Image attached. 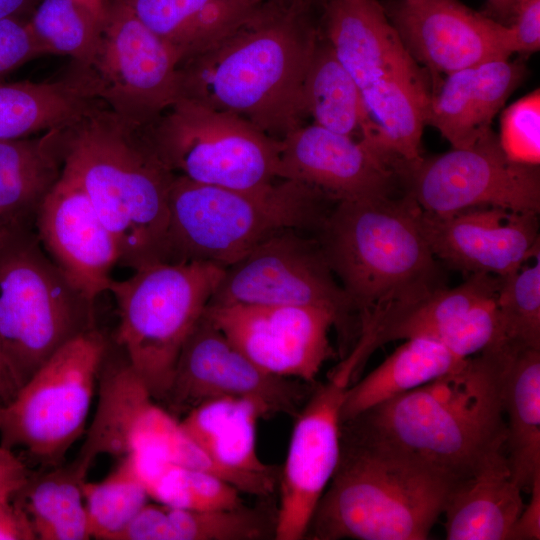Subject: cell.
I'll use <instances>...</instances> for the list:
<instances>
[{
	"label": "cell",
	"instance_id": "47",
	"mask_svg": "<svg viewBox=\"0 0 540 540\" xmlns=\"http://www.w3.org/2000/svg\"><path fill=\"white\" fill-rule=\"evenodd\" d=\"M35 0H0V19L6 17H19Z\"/></svg>",
	"mask_w": 540,
	"mask_h": 540
},
{
	"label": "cell",
	"instance_id": "16",
	"mask_svg": "<svg viewBox=\"0 0 540 540\" xmlns=\"http://www.w3.org/2000/svg\"><path fill=\"white\" fill-rule=\"evenodd\" d=\"M214 325L263 371L313 382L334 355V315L323 308L280 305H210Z\"/></svg>",
	"mask_w": 540,
	"mask_h": 540
},
{
	"label": "cell",
	"instance_id": "14",
	"mask_svg": "<svg viewBox=\"0 0 540 540\" xmlns=\"http://www.w3.org/2000/svg\"><path fill=\"white\" fill-rule=\"evenodd\" d=\"M373 351L371 336L361 333L351 351L296 415L279 476L276 540L306 537L314 511L340 458L341 410L347 391Z\"/></svg>",
	"mask_w": 540,
	"mask_h": 540
},
{
	"label": "cell",
	"instance_id": "22",
	"mask_svg": "<svg viewBox=\"0 0 540 540\" xmlns=\"http://www.w3.org/2000/svg\"><path fill=\"white\" fill-rule=\"evenodd\" d=\"M526 74L525 64L510 58L447 74L433 84L426 125L437 129L452 148L472 145L491 129L493 118Z\"/></svg>",
	"mask_w": 540,
	"mask_h": 540
},
{
	"label": "cell",
	"instance_id": "50",
	"mask_svg": "<svg viewBox=\"0 0 540 540\" xmlns=\"http://www.w3.org/2000/svg\"><path fill=\"white\" fill-rule=\"evenodd\" d=\"M6 229L2 226L1 222H0V238L2 237V235L5 233Z\"/></svg>",
	"mask_w": 540,
	"mask_h": 540
},
{
	"label": "cell",
	"instance_id": "39",
	"mask_svg": "<svg viewBox=\"0 0 540 540\" xmlns=\"http://www.w3.org/2000/svg\"><path fill=\"white\" fill-rule=\"evenodd\" d=\"M499 144L512 161L540 164V91L535 89L518 99L500 118Z\"/></svg>",
	"mask_w": 540,
	"mask_h": 540
},
{
	"label": "cell",
	"instance_id": "36",
	"mask_svg": "<svg viewBox=\"0 0 540 540\" xmlns=\"http://www.w3.org/2000/svg\"><path fill=\"white\" fill-rule=\"evenodd\" d=\"M91 538L116 540L150 499L128 456L100 482L82 484Z\"/></svg>",
	"mask_w": 540,
	"mask_h": 540
},
{
	"label": "cell",
	"instance_id": "2",
	"mask_svg": "<svg viewBox=\"0 0 540 540\" xmlns=\"http://www.w3.org/2000/svg\"><path fill=\"white\" fill-rule=\"evenodd\" d=\"M63 171L84 190L113 235L119 264L139 269L167 261L169 194L176 174L144 128L98 101L58 130Z\"/></svg>",
	"mask_w": 540,
	"mask_h": 540
},
{
	"label": "cell",
	"instance_id": "11",
	"mask_svg": "<svg viewBox=\"0 0 540 540\" xmlns=\"http://www.w3.org/2000/svg\"><path fill=\"white\" fill-rule=\"evenodd\" d=\"M144 130L164 165L193 182L252 189L278 179L279 140L234 113L180 98Z\"/></svg>",
	"mask_w": 540,
	"mask_h": 540
},
{
	"label": "cell",
	"instance_id": "1",
	"mask_svg": "<svg viewBox=\"0 0 540 540\" xmlns=\"http://www.w3.org/2000/svg\"><path fill=\"white\" fill-rule=\"evenodd\" d=\"M318 5L269 0L178 66V99L246 118L280 140L304 124L305 75L320 37Z\"/></svg>",
	"mask_w": 540,
	"mask_h": 540
},
{
	"label": "cell",
	"instance_id": "49",
	"mask_svg": "<svg viewBox=\"0 0 540 540\" xmlns=\"http://www.w3.org/2000/svg\"><path fill=\"white\" fill-rule=\"evenodd\" d=\"M309 1H311V2H313V3H315L316 5H318V6L321 7L322 4H323V2H324L325 0H309Z\"/></svg>",
	"mask_w": 540,
	"mask_h": 540
},
{
	"label": "cell",
	"instance_id": "3",
	"mask_svg": "<svg viewBox=\"0 0 540 540\" xmlns=\"http://www.w3.org/2000/svg\"><path fill=\"white\" fill-rule=\"evenodd\" d=\"M508 348L503 343L468 357L459 369L343 424L455 482L506 444L502 384Z\"/></svg>",
	"mask_w": 540,
	"mask_h": 540
},
{
	"label": "cell",
	"instance_id": "7",
	"mask_svg": "<svg viewBox=\"0 0 540 540\" xmlns=\"http://www.w3.org/2000/svg\"><path fill=\"white\" fill-rule=\"evenodd\" d=\"M94 327L93 303L28 228L0 238V346L20 386L61 346Z\"/></svg>",
	"mask_w": 540,
	"mask_h": 540
},
{
	"label": "cell",
	"instance_id": "40",
	"mask_svg": "<svg viewBox=\"0 0 540 540\" xmlns=\"http://www.w3.org/2000/svg\"><path fill=\"white\" fill-rule=\"evenodd\" d=\"M43 55L28 22L19 17L0 19V82L28 61Z\"/></svg>",
	"mask_w": 540,
	"mask_h": 540
},
{
	"label": "cell",
	"instance_id": "8",
	"mask_svg": "<svg viewBox=\"0 0 540 540\" xmlns=\"http://www.w3.org/2000/svg\"><path fill=\"white\" fill-rule=\"evenodd\" d=\"M224 268L209 262H157L111 281L117 342L156 401H164L180 350L215 292Z\"/></svg>",
	"mask_w": 540,
	"mask_h": 540
},
{
	"label": "cell",
	"instance_id": "23",
	"mask_svg": "<svg viewBox=\"0 0 540 540\" xmlns=\"http://www.w3.org/2000/svg\"><path fill=\"white\" fill-rule=\"evenodd\" d=\"M506 452L489 451L466 476L453 482L443 513L448 540H509L524 503Z\"/></svg>",
	"mask_w": 540,
	"mask_h": 540
},
{
	"label": "cell",
	"instance_id": "12",
	"mask_svg": "<svg viewBox=\"0 0 540 540\" xmlns=\"http://www.w3.org/2000/svg\"><path fill=\"white\" fill-rule=\"evenodd\" d=\"M210 305H280L330 311L343 339L360 335L357 312L315 234L279 231L224 268Z\"/></svg>",
	"mask_w": 540,
	"mask_h": 540
},
{
	"label": "cell",
	"instance_id": "45",
	"mask_svg": "<svg viewBox=\"0 0 540 540\" xmlns=\"http://www.w3.org/2000/svg\"><path fill=\"white\" fill-rule=\"evenodd\" d=\"M517 0H486L485 11L482 12L494 21L509 26Z\"/></svg>",
	"mask_w": 540,
	"mask_h": 540
},
{
	"label": "cell",
	"instance_id": "19",
	"mask_svg": "<svg viewBox=\"0 0 540 540\" xmlns=\"http://www.w3.org/2000/svg\"><path fill=\"white\" fill-rule=\"evenodd\" d=\"M416 215L436 259L467 275L503 277L540 255L538 213L476 207L439 215L418 206Z\"/></svg>",
	"mask_w": 540,
	"mask_h": 540
},
{
	"label": "cell",
	"instance_id": "42",
	"mask_svg": "<svg viewBox=\"0 0 540 540\" xmlns=\"http://www.w3.org/2000/svg\"><path fill=\"white\" fill-rule=\"evenodd\" d=\"M30 480L25 463L0 443V503L11 501Z\"/></svg>",
	"mask_w": 540,
	"mask_h": 540
},
{
	"label": "cell",
	"instance_id": "26",
	"mask_svg": "<svg viewBox=\"0 0 540 540\" xmlns=\"http://www.w3.org/2000/svg\"><path fill=\"white\" fill-rule=\"evenodd\" d=\"M499 277L477 273L462 284L446 286L412 302L389 306L362 322L369 328L375 348L413 337L434 339L446 348L460 335L471 308L496 295Z\"/></svg>",
	"mask_w": 540,
	"mask_h": 540
},
{
	"label": "cell",
	"instance_id": "31",
	"mask_svg": "<svg viewBox=\"0 0 540 540\" xmlns=\"http://www.w3.org/2000/svg\"><path fill=\"white\" fill-rule=\"evenodd\" d=\"M467 358L440 342L413 337L397 347L367 376L349 387L341 410V424L398 395L459 369Z\"/></svg>",
	"mask_w": 540,
	"mask_h": 540
},
{
	"label": "cell",
	"instance_id": "33",
	"mask_svg": "<svg viewBox=\"0 0 540 540\" xmlns=\"http://www.w3.org/2000/svg\"><path fill=\"white\" fill-rule=\"evenodd\" d=\"M127 456L149 498L157 503L192 510L230 509L243 505L240 491L218 476L149 453Z\"/></svg>",
	"mask_w": 540,
	"mask_h": 540
},
{
	"label": "cell",
	"instance_id": "25",
	"mask_svg": "<svg viewBox=\"0 0 540 540\" xmlns=\"http://www.w3.org/2000/svg\"><path fill=\"white\" fill-rule=\"evenodd\" d=\"M98 381L94 417L73 460L85 476L99 455L142 451L163 409L127 361L105 369Z\"/></svg>",
	"mask_w": 540,
	"mask_h": 540
},
{
	"label": "cell",
	"instance_id": "18",
	"mask_svg": "<svg viewBox=\"0 0 540 540\" xmlns=\"http://www.w3.org/2000/svg\"><path fill=\"white\" fill-rule=\"evenodd\" d=\"M277 178L305 183L335 202L392 197L401 192L392 161L364 140L314 123L302 124L279 140Z\"/></svg>",
	"mask_w": 540,
	"mask_h": 540
},
{
	"label": "cell",
	"instance_id": "24",
	"mask_svg": "<svg viewBox=\"0 0 540 540\" xmlns=\"http://www.w3.org/2000/svg\"><path fill=\"white\" fill-rule=\"evenodd\" d=\"M265 415H270L268 409L257 400L223 397L194 407L179 423L215 463L254 485L260 497H267L279 473L262 462L257 452V422Z\"/></svg>",
	"mask_w": 540,
	"mask_h": 540
},
{
	"label": "cell",
	"instance_id": "46",
	"mask_svg": "<svg viewBox=\"0 0 540 540\" xmlns=\"http://www.w3.org/2000/svg\"><path fill=\"white\" fill-rule=\"evenodd\" d=\"M18 389L19 386L0 346V400L2 404L10 401Z\"/></svg>",
	"mask_w": 540,
	"mask_h": 540
},
{
	"label": "cell",
	"instance_id": "10",
	"mask_svg": "<svg viewBox=\"0 0 540 540\" xmlns=\"http://www.w3.org/2000/svg\"><path fill=\"white\" fill-rule=\"evenodd\" d=\"M180 58L123 2L107 5L89 57L64 77L128 123L146 128L178 100Z\"/></svg>",
	"mask_w": 540,
	"mask_h": 540
},
{
	"label": "cell",
	"instance_id": "20",
	"mask_svg": "<svg viewBox=\"0 0 540 540\" xmlns=\"http://www.w3.org/2000/svg\"><path fill=\"white\" fill-rule=\"evenodd\" d=\"M36 236L68 281L90 302L108 291L118 245L81 186L65 171L40 204Z\"/></svg>",
	"mask_w": 540,
	"mask_h": 540
},
{
	"label": "cell",
	"instance_id": "34",
	"mask_svg": "<svg viewBox=\"0 0 540 540\" xmlns=\"http://www.w3.org/2000/svg\"><path fill=\"white\" fill-rule=\"evenodd\" d=\"M78 113V100L61 80L0 82V140L61 128Z\"/></svg>",
	"mask_w": 540,
	"mask_h": 540
},
{
	"label": "cell",
	"instance_id": "9",
	"mask_svg": "<svg viewBox=\"0 0 540 540\" xmlns=\"http://www.w3.org/2000/svg\"><path fill=\"white\" fill-rule=\"evenodd\" d=\"M105 349L93 328L53 353L0 405V443L44 467L61 465L85 430Z\"/></svg>",
	"mask_w": 540,
	"mask_h": 540
},
{
	"label": "cell",
	"instance_id": "27",
	"mask_svg": "<svg viewBox=\"0 0 540 540\" xmlns=\"http://www.w3.org/2000/svg\"><path fill=\"white\" fill-rule=\"evenodd\" d=\"M180 63L210 48L261 5L251 0H123ZM264 3V2H263Z\"/></svg>",
	"mask_w": 540,
	"mask_h": 540
},
{
	"label": "cell",
	"instance_id": "21",
	"mask_svg": "<svg viewBox=\"0 0 540 540\" xmlns=\"http://www.w3.org/2000/svg\"><path fill=\"white\" fill-rule=\"evenodd\" d=\"M319 27L361 95L424 68L404 47L379 0H325Z\"/></svg>",
	"mask_w": 540,
	"mask_h": 540
},
{
	"label": "cell",
	"instance_id": "35",
	"mask_svg": "<svg viewBox=\"0 0 540 540\" xmlns=\"http://www.w3.org/2000/svg\"><path fill=\"white\" fill-rule=\"evenodd\" d=\"M159 540L275 539L276 515L247 508L192 510L157 503Z\"/></svg>",
	"mask_w": 540,
	"mask_h": 540
},
{
	"label": "cell",
	"instance_id": "6",
	"mask_svg": "<svg viewBox=\"0 0 540 540\" xmlns=\"http://www.w3.org/2000/svg\"><path fill=\"white\" fill-rule=\"evenodd\" d=\"M336 203L293 180L234 189L175 175L169 194L166 262L202 261L226 268L279 231L317 235Z\"/></svg>",
	"mask_w": 540,
	"mask_h": 540
},
{
	"label": "cell",
	"instance_id": "37",
	"mask_svg": "<svg viewBox=\"0 0 540 540\" xmlns=\"http://www.w3.org/2000/svg\"><path fill=\"white\" fill-rule=\"evenodd\" d=\"M103 20L78 0H42L28 25L43 55L82 62L93 51Z\"/></svg>",
	"mask_w": 540,
	"mask_h": 540
},
{
	"label": "cell",
	"instance_id": "30",
	"mask_svg": "<svg viewBox=\"0 0 540 540\" xmlns=\"http://www.w3.org/2000/svg\"><path fill=\"white\" fill-rule=\"evenodd\" d=\"M302 104L314 124L381 146L380 130L355 80L321 33L305 75Z\"/></svg>",
	"mask_w": 540,
	"mask_h": 540
},
{
	"label": "cell",
	"instance_id": "48",
	"mask_svg": "<svg viewBox=\"0 0 540 540\" xmlns=\"http://www.w3.org/2000/svg\"><path fill=\"white\" fill-rule=\"evenodd\" d=\"M88 7L99 19L103 20L106 13L107 4L104 0H78Z\"/></svg>",
	"mask_w": 540,
	"mask_h": 540
},
{
	"label": "cell",
	"instance_id": "4",
	"mask_svg": "<svg viewBox=\"0 0 540 540\" xmlns=\"http://www.w3.org/2000/svg\"><path fill=\"white\" fill-rule=\"evenodd\" d=\"M336 470L305 538L424 540L453 481L347 424Z\"/></svg>",
	"mask_w": 540,
	"mask_h": 540
},
{
	"label": "cell",
	"instance_id": "5",
	"mask_svg": "<svg viewBox=\"0 0 540 540\" xmlns=\"http://www.w3.org/2000/svg\"><path fill=\"white\" fill-rule=\"evenodd\" d=\"M405 194L337 202L316 235L361 323L444 287L440 265Z\"/></svg>",
	"mask_w": 540,
	"mask_h": 540
},
{
	"label": "cell",
	"instance_id": "52",
	"mask_svg": "<svg viewBox=\"0 0 540 540\" xmlns=\"http://www.w3.org/2000/svg\"><path fill=\"white\" fill-rule=\"evenodd\" d=\"M2 404L1 400H0V405Z\"/></svg>",
	"mask_w": 540,
	"mask_h": 540
},
{
	"label": "cell",
	"instance_id": "17",
	"mask_svg": "<svg viewBox=\"0 0 540 540\" xmlns=\"http://www.w3.org/2000/svg\"><path fill=\"white\" fill-rule=\"evenodd\" d=\"M382 5L408 53L433 81L514 53L509 27L459 0H385Z\"/></svg>",
	"mask_w": 540,
	"mask_h": 540
},
{
	"label": "cell",
	"instance_id": "43",
	"mask_svg": "<svg viewBox=\"0 0 540 540\" xmlns=\"http://www.w3.org/2000/svg\"><path fill=\"white\" fill-rule=\"evenodd\" d=\"M529 490L530 500L515 521L509 540L540 539V473L534 477Z\"/></svg>",
	"mask_w": 540,
	"mask_h": 540
},
{
	"label": "cell",
	"instance_id": "28",
	"mask_svg": "<svg viewBox=\"0 0 540 540\" xmlns=\"http://www.w3.org/2000/svg\"><path fill=\"white\" fill-rule=\"evenodd\" d=\"M58 130L0 140V222L5 229L28 228L60 179Z\"/></svg>",
	"mask_w": 540,
	"mask_h": 540
},
{
	"label": "cell",
	"instance_id": "44",
	"mask_svg": "<svg viewBox=\"0 0 540 540\" xmlns=\"http://www.w3.org/2000/svg\"><path fill=\"white\" fill-rule=\"evenodd\" d=\"M30 519L22 505L0 503V540H35Z\"/></svg>",
	"mask_w": 540,
	"mask_h": 540
},
{
	"label": "cell",
	"instance_id": "15",
	"mask_svg": "<svg viewBox=\"0 0 540 540\" xmlns=\"http://www.w3.org/2000/svg\"><path fill=\"white\" fill-rule=\"evenodd\" d=\"M223 397L254 399L270 415L296 416L305 388L297 379L263 371L203 313L180 350L164 401L174 411L187 413Z\"/></svg>",
	"mask_w": 540,
	"mask_h": 540
},
{
	"label": "cell",
	"instance_id": "32",
	"mask_svg": "<svg viewBox=\"0 0 540 540\" xmlns=\"http://www.w3.org/2000/svg\"><path fill=\"white\" fill-rule=\"evenodd\" d=\"M86 480L75 463L52 467L29 480L21 491L26 511L38 540L90 539L82 492Z\"/></svg>",
	"mask_w": 540,
	"mask_h": 540
},
{
	"label": "cell",
	"instance_id": "13",
	"mask_svg": "<svg viewBox=\"0 0 540 540\" xmlns=\"http://www.w3.org/2000/svg\"><path fill=\"white\" fill-rule=\"evenodd\" d=\"M402 194L425 212L450 214L476 207L540 214V167L510 160L492 129L472 145L397 169Z\"/></svg>",
	"mask_w": 540,
	"mask_h": 540
},
{
	"label": "cell",
	"instance_id": "38",
	"mask_svg": "<svg viewBox=\"0 0 540 540\" xmlns=\"http://www.w3.org/2000/svg\"><path fill=\"white\" fill-rule=\"evenodd\" d=\"M495 303L504 342L540 349V255L532 265L499 277Z\"/></svg>",
	"mask_w": 540,
	"mask_h": 540
},
{
	"label": "cell",
	"instance_id": "51",
	"mask_svg": "<svg viewBox=\"0 0 540 540\" xmlns=\"http://www.w3.org/2000/svg\"><path fill=\"white\" fill-rule=\"evenodd\" d=\"M251 1L256 3V4H261V3L269 1V0H251Z\"/></svg>",
	"mask_w": 540,
	"mask_h": 540
},
{
	"label": "cell",
	"instance_id": "41",
	"mask_svg": "<svg viewBox=\"0 0 540 540\" xmlns=\"http://www.w3.org/2000/svg\"><path fill=\"white\" fill-rule=\"evenodd\" d=\"M514 53L531 54L540 48V0H517L510 25Z\"/></svg>",
	"mask_w": 540,
	"mask_h": 540
},
{
	"label": "cell",
	"instance_id": "29",
	"mask_svg": "<svg viewBox=\"0 0 540 540\" xmlns=\"http://www.w3.org/2000/svg\"><path fill=\"white\" fill-rule=\"evenodd\" d=\"M508 345L502 384L506 452L524 491L540 473V349Z\"/></svg>",
	"mask_w": 540,
	"mask_h": 540
}]
</instances>
